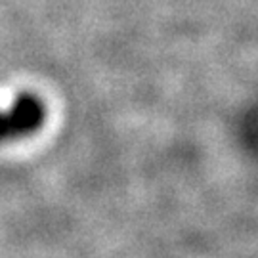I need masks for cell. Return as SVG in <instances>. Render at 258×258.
<instances>
[{"label":"cell","mask_w":258,"mask_h":258,"mask_svg":"<svg viewBox=\"0 0 258 258\" xmlns=\"http://www.w3.org/2000/svg\"><path fill=\"white\" fill-rule=\"evenodd\" d=\"M44 120V105L31 94L19 96L10 111H0V140H12L33 134Z\"/></svg>","instance_id":"6da1fadb"}]
</instances>
